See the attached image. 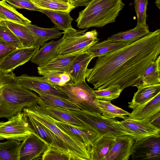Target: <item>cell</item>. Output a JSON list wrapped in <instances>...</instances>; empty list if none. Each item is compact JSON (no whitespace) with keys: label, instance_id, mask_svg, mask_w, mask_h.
I'll return each mask as SVG.
<instances>
[{"label":"cell","instance_id":"45","mask_svg":"<svg viewBox=\"0 0 160 160\" xmlns=\"http://www.w3.org/2000/svg\"><path fill=\"white\" fill-rule=\"evenodd\" d=\"M61 78L63 85L71 80V78L69 74L65 72H62L61 75Z\"/></svg>","mask_w":160,"mask_h":160},{"label":"cell","instance_id":"38","mask_svg":"<svg viewBox=\"0 0 160 160\" xmlns=\"http://www.w3.org/2000/svg\"><path fill=\"white\" fill-rule=\"evenodd\" d=\"M148 0H134V6L137 18V25L146 26V10Z\"/></svg>","mask_w":160,"mask_h":160},{"label":"cell","instance_id":"26","mask_svg":"<svg viewBox=\"0 0 160 160\" xmlns=\"http://www.w3.org/2000/svg\"><path fill=\"white\" fill-rule=\"evenodd\" d=\"M41 101L46 113L55 119L74 125H84L82 122L71 113L70 110L53 106H45L41 99Z\"/></svg>","mask_w":160,"mask_h":160},{"label":"cell","instance_id":"47","mask_svg":"<svg viewBox=\"0 0 160 160\" xmlns=\"http://www.w3.org/2000/svg\"><path fill=\"white\" fill-rule=\"evenodd\" d=\"M69 3L68 0H59Z\"/></svg>","mask_w":160,"mask_h":160},{"label":"cell","instance_id":"21","mask_svg":"<svg viewBox=\"0 0 160 160\" xmlns=\"http://www.w3.org/2000/svg\"><path fill=\"white\" fill-rule=\"evenodd\" d=\"M36 39L35 46H42L47 41L60 38L62 34L56 27L44 28L38 27L31 23L24 25Z\"/></svg>","mask_w":160,"mask_h":160},{"label":"cell","instance_id":"39","mask_svg":"<svg viewBox=\"0 0 160 160\" xmlns=\"http://www.w3.org/2000/svg\"><path fill=\"white\" fill-rule=\"evenodd\" d=\"M15 8L26 9L40 12L43 10L35 5L30 0H4Z\"/></svg>","mask_w":160,"mask_h":160},{"label":"cell","instance_id":"12","mask_svg":"<svg viewBox=\"0 0 160 160\" xmlns=\"http://www.w3.org/2000/svg\"><path fill=\"white\" fill-rule=\"evenodd\" d=\"M39 48L33 46L17 48L13 50L0 63V71L5 73L13 72L16 68L31 60Z\"/></svg>","mask_w":160,"mask_h":160},{"label":"cell","instance_id":"6","mask_svg":"<svg viewBox=\"0 0 160 160\" xmlns=\"http://www.w3.org/2000/svg\"><path fill=\"white\" fill-rule=\"evenodd\" d=\"M70 112L81 121L83 125L92 130L100 136L116 138L125 135L114 119L106 118L101 114L81 110Z\"/></svg>","mask_w":160,"mask_h":160},{"label":"cell","instance_id":"28","mask_svg":"<svg viewBox=\"0 0 160 160\" xmlns=\"http://www.w3.org/2000/svg\"><path fill=\"white\" fill-rule=\"evenodd\" d=\"M0 18L2 21H10L23 25L31 22L4 0L0 1Z\"/></svg>","mask_w":160,"mask_h":160},{"label":"cell","instance_id":"19","mask_svg":"<svg viewBox=\"0 0 160 160\" xmlns=\"http://www.w3.org/2000/svg\"><path fill=\"white\" fill-rule=\"evenodd\" d=\"M133 110L128 118L139 119L151 118L160 112V92Z\"/></svg>","mask_w":160,"mask_h":160},{"label":"cell","instance_id":"37","mask_svg":"<svg viewBox=\"0 0 160 160\" xmlns=\"http://www.w3.org/2000/svg\"><path fill=\"white\" fill-rule=\"evenodd\" d=\"M0 38L18 48H23L18 39L7 26L3 21H1L0 23Z\"/></svg>","mask_w":160,"mask_h":160},{"label":"cell","instance_id":"35","mask_svg":"<svg viewBox=\"0 0 160 160\" xmlns=\"http://www.w3.org/2000/svg\"><path fill=\"white\" fill-rule=\"evenodd\" d=\"M123 90L114 86L99 90H94L95 98L98 100L111 101L118 98Z\"/></svg>","mask_w":160,"mask_h":160},{"label":"cell","instance_id":"8","mask_svg":"<svg viewBox=\"0 0 160 160\" xmlns=\"http://www.w3.org/2000/svg\"><path fill=\"white\" fill-rule=\"evenodd\" d=\"M115 122L122 129L125 135L131 137L135 141L151 136H160V128L152 125L149 118L135 119L128 117L121 121Z\"/></svg>","mask_w":160,"mask_h":160},{"label":"cell","instance_id":"34","mask_svg":"<svg viewBox=\"0 0 160 160\" xmlns=\"http://www.w3.org/2000/svg\"><path fill=\"white\" fill-rule=\"evenodd\" d=\"M37 7L44 10L70 12L75 8L70 3L59 0H30Z\"/></svg>","mask_w":160,"mask_h":160},{"label":"cell","instance_id":"32","mask_svg":"<svg viewBox=\"0 0 160 160\" xmlns=\"http://www.w3.org/2000/svg\"><path fill=\"white\" fill-rule=\"evenodd\" d=\"M21 142L15 140H8L0 142V160H19Z\"/></svg>","mask_w":160,"mask_h":160},{"label":"cell","instance_id":"14","mask_svg":"<svg viewBox=\"0 0 160 160\" xmlns=\"http://www.w3.org/2000/svg\"><path fill=\"white\" fill-rule=\"evenodd\" d=\"M56 125L66 133L76 137L90 151L95 141L100 136L84 125L78 126L59 121L54 118Z\"/></svg>","mask_w":160,"mask_h":160},{"label":"cell","instance_id":"9","mask_svg":"<svg viewBox=\"0 0 160 160\" xmlns=\"http://www.w3.org/2000/svg\"><path fill=\"white\" fill-rule=\"evenodd\" d=\"M23 114L22 111L6 122H0V140L13 139L23 141L32 133L28 124L24 118Z\"/></svg>","mask_w":160,"mask_h":160},{"label":"cell","instance_id":"43","mask_svg":"<svg viewBox=\"0 0 160 160\" xmlns=\"http://www.w3.org/2000/svg\"><path fill=\"white\" fill-rule=\"evenodd\" d=\"M150 123L153 126L160 128V112L149 118Z\"/></svg>","mask_w":160,"mask_h":160},{"label":"cell","instance_id":"18","mask_svg":"<svg viewBox=\"0 0 160 160\" xmlns=\"http://www.w3.org/2000/svg\"><path fill=\"white\" fill-rule=\"evenodd\" d=\"M94 58L93 55L86 51L79 55L75 59L67 72L73 83L85 80L88 67Z\"/></svg>","mask_w":160,"mask_h":160},{"label":"cell","instance_id":"41","mask_svg":"<svg viewBox=\"0 0 160 160\" xmlns=\"http://www.w3.org/2000/svg\"><path fill=\"white\" fill-rule=\"evenodd\" d=\"M17 48L0 38V63L8 54Z\"/></svg>","mask_w":160,"mask_h":160},{"label":"cell","instance_id":"42","mask_svg":"<svg viewBox=\"0 0 160 160\" xmlns=\"http://www.w3.org/2000/svg\"><path fill=\"white\" fill-rule=\"evenodd\" d=\"M91 0H68L69 3L74 8L86 6Z\"/></svg>","mask_w":160,"mask_h":160},{"label":"cell","instance_id":"4","mask_svg":"<svg viewBox=\"0 0 160 160\" xmlns=\"http://www.w3.org/2000/svg\"><path fill=\"white\" fill-rule=\"evenodd\" d=\"M23 112L32 116L48 128L63 143L68 151L71 160H90V152L78 138L59 128L53 118L46 112L41 99L38 104L24 108Z\"/></svg>","mask_w":160,"mask_h":160},{"label":"cell","instance_id":"27","mask_svg":"<svg viewBox=\"0 0 160 160\" xmlns=\"http://www.w3.org/2000/svg\"><path fill=\"white\" fill-rule=\"evenodd\" d=\"M40 12L48 16L59 30L65 31L72 28L73 19L68 12L50 10H42Z\"/></svg>","mask_w":160,"mask_h":160},{"label":"cell","instance_id":"7","mask_svg":"<svg viewBox=\"0 0 160 160\" xmlns=\"http://www.w3.org/2000/svg\"><path fill=\"white\" fill-rule=\"evenodd\" d=\"M88 29L78 30L72 28L63 32L62 40L57 48L58 55L72 53L82 49H88L98 42V38H89L85 33Z\"/></svg>","mask_w":160,"mask_h":160},{"label":"cell","instance_id":"3","mask_svg":"<svg viewBox=\"0 0 160 160\" xmlns=\"http://www.w3.org/2000/svg\"><path fill=\"white\" fill-rule=\"evenodd\" d=\"M124 5L122 0H91L79 12L76 20L77 26L86 29L114 22Z\"/></svg>","mask_w":160,"mask_h":160},{"label":"cell","instance_id":"44","mask_svg":"<svg viewBox=\"0 0 160 160\" xmlns=\"http://www.w3.org/2000/svg\"><path fill=\"white\" fill-rule=\"evenodd\" d=\"M85 36L88 38H98V32L96 30L85 32Z\"/></svg>","mask_w":160,"mask_h":160},{"label":"cell","instance_id":"16","mask_svg":"<svg viewBox=\"0 0 160 160\" xmlns=\"http://www.w3.org/2000/svg\"><path fill=\"white\" fill-rule=\"evenodd\" d=\"M82 49L67 54L59 55L45 64L37 67L39 75L49 72H61L67 73L75 59L79 55L87 51Z\"/></svg>","mask_w":160,"mask_h":160},{"label":"cell","instance_id":"40","mask_svg":"<svg viewBox=\"0 0 160 160\" xmlns=\"http://www.w3.org/2000/svg\"><path fill=\"white\" fill-rule=\"evenodd\" d=\"M62 72H49L43 73L42 75L51 84L56 87H61L63 85L61 78V75Z\"/></svg>","mask_w":160,"mask_h":160},{"label":"cell","instance_id":"48","mask_svg":"<svg viewBox=\"0 0 160 160\" xmlns=\"http://www.w3.org/2000/svg\"><path fill=\"white\" fill-rule=\"evenodd\" d=\"M2 21V20L0 18V23Z\"/></svg>","mask_w":160,"mask_h":160},{"label":"cell","instance_id":"11","mask_svg":"<svg viewBox=\"0 0 160 160\" xmlns=\"http://www.w3.org/2000/svg\"><path fill=\"white\" fill-rule=\"evenodd\" d=\"M15 78L19 84L24 88L39 94L54 95L63 99L68 98L66 94L57 86L48 82L42 77L30 76L24 74Z\"/></svg>","mask_w":160,"mask_h":160},{"label":"cell","instance_id":"17","mask_svg":"<svg viewBox=\"0 0 160 160\" xmlns=\"http://www.w3.org/2000/svg\"><path fill=\"white\" fill-rule=\"evenodd\" d=\"M134 142L128 135L116 138L111 149L102 160H128Z\"/></svg>","mask_w":160,"mask_h":160},{"label":"cell","instance_id":"46","mask_svg":"<svg viewBox=\"0 0 160 160\" xmlns=\"http://www.w3.org/2000/svg\"><path fill=\"white\" fill-rule=\"evenodd\" d=\"M155 3L156 4V5L158 8L160 9V0H156Z\"/></svg>","mask_w":160,"mask_h":160},{"label":"cell","instance_id":"5","mask_svg":"<svg viewBox=\"0 0 160 160\" xmlns=\"http://www.w3.org/2000/svg\"><path fill=\"white\" fill-rule=\"evenodd\" d=\"M57 87L67 96V100L80 110L101 114L96 102L94 90L87 84L85 80L76 84L70 80L63 86Z\"/></svg>","mask_w":160,"mask_h":160},{"label":"cell","instance_id":"33","mask_svg":"<svg viewBox=\"0 0 160 160\" xmlns=\"http://www.w3.org/2000/svg\"><path fill=\"white\" fill-rule=\"evenodd\" d=\"M38 96L45 106H53L72 111H78L80 109L72 103L60 97L52 95L39 94Z\"/></svg>","mask_w":160,"mask_h":160},{"label":"cell","instance_id":"30","mask_svg":"<svg viewBox=\"0 0 160 160\" xmlns=\"http://www.w3.org/2000/svg\"><path fill=\"white\" fill-rule=\"evenodd\" d=\"M97 105L101 112L102 115L104 118L113 119L117 117L124 119L130 114L122 108L118 107L111 102L107 101L96 99Z\"/></svg>","mask_w":160,"mask_h":160},{"label":"cell","instance_id":"36","mask_svg":"<svg viewBox=\"0 0 160 160\" xmlns=\"http://www.w3.org/2000/svg\"><path fill=\"white\" fill-rule=\"evenodd\" d=\"M41 160H70L69 156L64 151L48 145L42 155Z\"/></svg>","mask_w":160,"mask_h":160},{"label":"cell","instance_id":"10","mask_svg":"<svg viewBox=\"0 0 160 160\" xmlns=\"http://www.w3.org/2000/svg\"><path fill=\"white\" fill-rule=\"evenodd\" d=\"M131 156L132 160H160V136H149L134 142Z\"/></svg>","mask_w":160,"mask_h":160},{"label":"cell","instance_id":"25","mask_svg":"<svg viewBox=\"0 0 160 160\" xmlns=\"http://www.w3.org/2000/svg\"><path fill=\"white\" fill-rule=\"evenodd\" d=\"M115 138L103 136L98 137L90 151V160H102L111 149Z\"/></svg>","mask_w":160,"mask_h":160},{"label":"cell","instance_id":"20","mask_svg":"<svg viewBox=\"0 0 160 160\" xmlns=\"http://www.w3.org/2000/svg\"><path fill=\"white\" fill-rule=\"evenodd\" d=\"M62 40V38L56 41H52L45 43L36 52L31 62L38 66L45 64L58 55L57 48Z\"/></svg>","mask_w":160,"mask_h":160},{"label":"cell","instance_id":"31","mask_svg":"<svg viewBox=\"0 0 160 160\" xmlns=\"http://www.w3.org/2000/svg\"><path fill=\"white\" fill-rule=\"evenodd\" d=\"M160 55L151 61L142 77L141 86L160 84Z\"/></svg>","mask_w":160,"mask_h":160},{"label":"cell","instance_id":"22","mask_svg":"<svg viewBox=\"0 0 160 160\" xmlns=\"http://www.w3.org/2000/svg\"><path fill=\"white\" fill-rule=\"evenodd\" d=\"M138 88L132 101L128 102V108L132 109L160 92V84L141 86Z\"/></svg>","mask_w":160,"mask_h":160},{"label":"cell","instance_id":"13","mask_svg":"<svg viewBox=\"0 0 160 160\" xmlns=\"http://www.w3.org/2000/svg\"><path fill=\"white\" fill-rule=\"evenodd\" d=\"M22 142L19 160H41L47 145L41 138L35 133H32Z\"/></svg>","mask_w":160,"mask_h":160},{"label":"cell","instance_id":"24","mask_svg":"<svg viewBox=\"0 0 160 160\" xmlns=\"http://www.w3.org/2000/svg\"><path fill=\"white\" fill-rule=\"evenodd\" d=\"M150 32L148 25H137L133 29L116 33L108 37L107 39L130 43L142 38Z\"/></svg>","mask_w":160,"mask_h":160},{"label":"cell","instance_id":"23","mask_svg":"<svg viewBox=\"0 0 160 160\" xmlns=\"http://www.w3.org/2000/svg\"><path fill=\"white\" fill-rule=\"evenodd\" d=\"M3 21L18 39L23 48L35 46V38L24 25L10 21Z\"/></svg>","mask_w":160,"mask_h":160},{"label":"cell","instance_id":"15","mask_svg":"<svg viewBox=\"0 0 160 160\" xmlns=\"http://www.w3.org/2000/svg\"><path fill=\"white\" fill-rule=\"evenodd\" d=\"M24 118L28 124L32 133H35L47 144L64 151L69 156V153L63 142L48 128L34 118L23 112ZM71 160V159H70Z\"/></svg>","mask_w":160,"mask_h":160},{"label":"cell","instance_id":"2","mask_svg":"<svg viewBox=\"0 0 160 160\" xmlns=\"http://www.w3.org/2000/svg\"><path fill=\"white\" fill-rule=\"evenodd\" d=\"M40 97L20 85L12 72L0 71V118L8 119L24 108L38 104Z\"/></svg>","mask_w":160,"mask_h":160},{"label":"cell","instance_id":"29","mask_svg":"<svg viewBox=\"0 0 160 160\" xmlns=\"http://www.w3.org/2000/svg\"><path fill=\"white\" fill-rule=\"evenodd\" d=\"M128 43L107 39L95 44L89 48L87 52L92 54L94 57H98L118 49Z\"/></svg>","mask_w":160,"mask_h":160},{"label":"cell","instance_id":"1","mask_svg":"<svg viewBox=\"0 0 160 160\" xmlns=\"http://www.w3.org/2000/svg\"><path fill=\"white\" fill-rule=\"evenodd\" d=\"M160 54V29L98 57L87 72V81L99 90L117 86L123 90L142 84V77Z\"/></svg>","mask_w":160,"mask_h":160}]
</instances>
